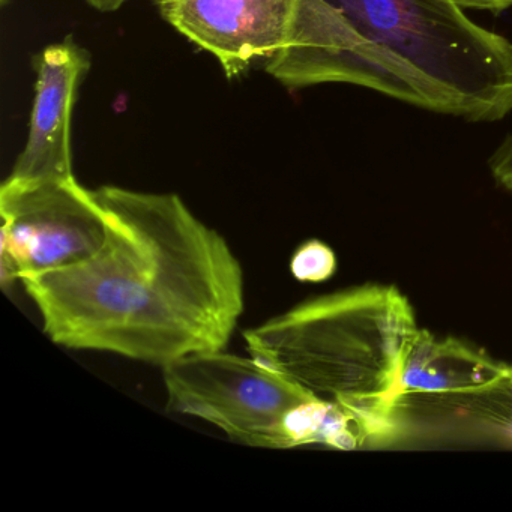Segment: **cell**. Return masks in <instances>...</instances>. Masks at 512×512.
Returning <instances> with one entry per match:
<instances>
[{
	"label": "cell",
	"mask_w": 512,
	"mask_h": 512,
	"mask_svg": "<svg viewBox=\"0 0 512 512\" xmlns=\"http://www.w3.org/2000/svg\"><path fill=\"white\" fill-rule=\"evenodd\" d=\"M103 247L83 262L22 280L53 343L164 368L226 349L245 307L229 242L176 194L94 190Z\"/></svg>",
	"instance_id": "obj_1"
},
{
	"label": "cell",
	"mask_w": 512,
	"mask_h": 512,
	"mask_svg": "<svg viewBox=\"0 0 512 512\" xmlns=\"http://www.w3.org/2000/svg\"><path fill=\"white\" fill-rule=\"evenodd\" d=\"M0 217L4 286L89 259L103 247L109 229L94 190L76 179H5L0 188Z\"/></svg>",
	"instance_id": "obj_5"
},
{
	"label": "cell",
	"mask_w": 512,
	"mask_h": 512,
	"mask_svg": "<svg viewBox=\"0 0 512 512\" xmlns=\"http://www.w3.org/2000/svg\"><path fill=\"white\" fill-rule=\"evenodd\" d=\"M266 71L286 88L350 83L467 122L512 112V43L455 0H296Z\"/></svg>",
	"instance_id": "obj_2"
},
{
	"label": "cell",
	"mask_w": 512,
	"mask_h": 512,
	"mask_svg": "<svg viewBox=\"0 0 512 512\" xmlns=\"http://www.w3.org/2000/svg\"><path fill=\"white\" fill-rule=\"evenodd\" d=\"M337 271L334 250L319 239L304 242L293 253L290 272L301 283H323Z\"/></svg>",
	"instance_id": "obj_9"
},
{
	"label": "cell",
	"mask_w": 512,
	"mask_h": 512,
	"mask_svg": "<svg viewBox=\"0 0 512 512\" xmlns=\"http://www.w3.org/2000/svg\"><path fill=\"white\" fill-rule=\"evenodd\" d=\"M497 443L506 448H512V416L503 422L502 427L497 431Z\"/></svg>",
	"instance_id": "obj_13"
},
{
	"label": "cell",
	"mask_w": 512,
	"mask_h": 512,
	"mask_svg": "<svg viewBox=\"0 0 512 512\" xmlns=\"http://www.w3.org/2000/svg\"><path fill=\"white\" fill-rule=\"evenodd\" d=\"M37 83L28 143L7 179L74 181L71 116L77 89L91 68L88 50L71 38L46 47L34 59Z\"/></svg>",
	"instance_id": "obj_7"
},
{
	"label": "cell",
	"mask_w": 512,
	"mask_h": 512,
	"mask_svg": "<svg viewBox=\"0 0 512 512\" xmlns=\"http://www.w3.org/2000/svg\"><path fill=\"white\" fill-rule=\"evenodd\" d=\"M508 385H509V388H511V391H512V367H511V376H509V380H508Z\"/></svg>",
	"instance_id": "obj_14"
},
{
	"label": "cell",
	"mask_w": 512,
	"mask_h": 512,
	"mask_svg": "<svg viewBox=\"0 0 512 512\" xmlns=\"http://www.w3.org/2000/svg\"><path fill=\"white\" fill-rule=\"evenodd\" d=\"M128 0H88V4L101 13H113L119 10Z\"/></svg>",
	"instance_id": "obj_12"
},
{
	"label": "cell",
	"mask_w": 512,
	"mask_h": 512,
	"mask_svg": "<svg viewBox=\"0 0 512 512\" xmlns=\"http://www.w3.org/2000/svg\"><path fill=\"white\" fill-rule=\"evenodd\" d=\"M167 409L215 425L257 448H367L364 428L337 403L263 364L217 352L197 353L163 368Z\"/></svg>",
	"instance_id": "obj_4"
},
{
	"label": "cell",
	"mask_w": 512,
	"mask_h": 512,
	"mask_svg": "<svg viewBox=\"0 0 512 512\" xmlns=\"http://www.w3.org/2000/svg\"><path fill=\"white\" fill-rule=\"evenodd\" d=\"M511 367L458 338L418 329L404 356L397 395H479L508 383Z\"/></svg>",
	"instance_id": "obj_8"
},
{
	"label": "cell",
	"mask_w": 512,
	"mask_h": 512,
	"mask_svg": "<svg viewBox=\"0 0 512 512\" xmlns=\"http://www.w3.org/2000/svg\"><path fill=\"white\" fill-rule=\"evenodd\" d=\"M494 172L503 185L512 191V134H509L499 148L494 151L493 157Z\"/></svg>",
	"instance_id": "obj_10"
},
{
	"label": "cell",
	"mask_w": 512,
	"mask_h": 512,
	"mask_svg": "<svg viewBox=\"0 0 512 512\" xmlns=\"http://www.w3.org/2000/svg\"><path fill=\"white\" fill-rule=\"evenodd\" d=\"M416 332L397 287L365 284L301 302L244 340L251 356L347 410L373 448L404 437L398 380Z\"/></svg>",
	"instance_id": "obj_3"
},
{
	"label": "cell",
	"mask_w": 512,
	"mask_h": 512,
	"mask_svg": "<svg viewBox=\"0 0 512 512\" xmlns=\"http://www.w3.org/2000/svg\"><path fill=\"white\" fill-rule=\"evenodd\" d=\"M161 17L220 62L227 79L274 58L289 37L296 0H154Z\"/></svg>",
	"instance_id": "obj_6"
},
{
	"label": "cell",
	"mask_w": 512,
	"mask_h": 512,
	"mask_svg": "<svg viewBox=\"0 0 512 512\" xmlns=\"http://www.w3.org/2000/svg\"><path fill=\"white\" fill-rule=\"evenodd\" d=\"M463 10L490 11L500 14L512 7V0H455Z\"/></svg>",
	"instance_id": "obj_11"
}]
</instances>
